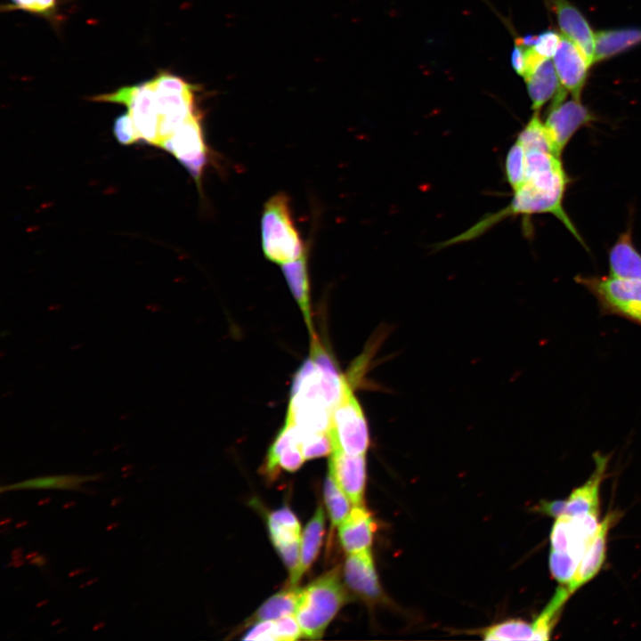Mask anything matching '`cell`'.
Listing matches in <instances>:
<instances>
[{
    "instance_id": "obj_1",
    "label": "cell",
    "mask_w": 641,
    "mask_h": 641,
    "mask_svg": "<svg viewBox=\"0 0 641 641\" xmlns=\"http://www.w3.org/2000/svg\"><path fill=\"white\" fill-rule=\"evenodd\" d=\"M344 380L317 337L312 338L310 358L293 380L285 423L302 434L329 433Z\"/></svg>"
},
{
    "instance_id": "obj_2",
    "label": "cell",
    "mask_w": 641,
    "mask_h": 641,
    "mask_svg": "<svg viewBox=\"0 0 641 641\" xmlns=\"http://www.w3.org/2000/svg\"><path fill=\"white\" fill-rule=\"evenodd\" d=\"M570 183L561 158L548 166L529 174L523 184L514 190L510 203L496 213L486 215L463 233L450 239L442 246L473 239L503 219L517 215L551 214L581 243L583 239L564 208V198Z\"/></svg>"
},
{
    "instance_id": "obj_3",
    "label": "cell",
    "mask_w": 641,
    "mask_h": 641,
    "mask_svg": "<svg viewBox=\"0 0 641 641\" xmlns=\"http://www.w3.org/2000/svg\"><path fill=\"white\" fill-rule=\"evenodd\" d=\"M349 600L338 567L325 572L300 590L295 616L302 637L320 639Z\"/></svg>"
},
{
    "instance_id": "obj_4",
    "label": "cell",
    "mask_w": 641,
    "mask_h": 641,
    "mask_svg": "<svg viewBox=\"0 0 641 641\" xmlns=\"http://www.w3.org/2000/svg\"><path fill=\"white\" fill-rule=\"evenodd\" d=\"M261 237L264 254L273 263L282 265L306 253L292 217L289 198L285 193H276L265 202Z\"/></svg>"
},
{
    "instance_id": "obj_5",
    "label": "cell",
    "mask_w": 641,
    "mask_h": 641,
    "mask_svg": "<svg viewBox=\"0 0 641 641\" xmlns=\"http://www.w3.org/2000/svg\"><path fill=\"white\" fill-rule=\"evenodd\" d=\"M159 120V145L176 128L199 110L195 105L196 87L183 78L161 70L150 79Z\"/></svg>"
},
{
    "instance_id": "obj_6",
    "label": "cell",
    "mask_w": 641,
    "mask_h": 641,
    "mask_svg": "<svg viewBox=\"0 0 641 641\" xmlns=\"http://www.w3.org/2000/svg\"><path fill=\"white\" fill-rule=\"evenodd\" d=\"M331 448L351 455H362L369 445V433L362 408L345 377L339 401L330 418Z\"/></svg>"
},
{
    "instance_id": "obj_7",
    "label": "cell",
    "mask_w": 641,
    "mask_h": 641,
    "mask_svg": "<svg viewBox=\"0 0 641 641\" xmlns=\"http://www.w3.org/2000/svg\"><path fill=\"white\" fill-rule=\"evenodd\" d=\"M575 280L595 296L603 313L618 315L641 326V280L580 275Z\"/></svg>"
},
{
    "instance_id": "obj_8",
    "label": "cell",
    "mask_w": 641,
    "mask_h": 641,
    "mask_svg": "<svg viewBox=\"0 0 641 641\" xmlns=\"http://www.w3.org/2000/svg\"><path fill=\"white\" fill-rule=\"evenodd\" d=\"M94 101L125 105L134 121L140 140L155 146L159 145V120L156 97L151 80L115 92L96 95Z\"/></svg>"
},
{
    "instance_id": "obj_9",
    "label": "cell",
    "mask_w": 641,
    "mask_h": 641,
    "mask_svg": "<svg viewBox=\"0 0 641 641\" xmlns=\"http://www.w3.org/2000/svg\"><path fill=\"white\" fill-rule=\"evenodd\" d=\"M160 148L170 152L199 183L207 162L200 113H194L182 123Z\"/></svg>"
},
{
    "instance_id": "obj_10",
    "label": "cell",
    "mask_w": 641,
    "mask_h": 641,
    "mask_svg": "<svg viewBox=\"0 0 641 641\" xmlns=\"http://www.w3.org/2000/svg\"><path fill=\"white\" fill-rule=\"evenodd\" d=\"M596 119L595 115L579 99H553L544 125L556 153L561 157L577 131L590 126Z\"/></svg>"
},
{
    "instance_id": "obj_11",
    "label": "cell",
    "mask_w": 641,
    "mask_h": 641,
    "mask_svg": "<svg viewBox=\"0 0 641 641\" xmlns=\"http://www.w3.org/2000/svg\"><path fill=\"white\" fill-rule=\"evenodd\" d=\"M329 474L353 506L362 505L366 483L365 454L351 455L339 449H331Z\"/></svg>"
},
{
    "instance_id": "obj_12",
    "label": "cell",
    "mask_w": 641,
    "mask_h": 641,
    "mask_svg": "<svg viewBox=\"0 0 641 641\" xmlns=\"http://www.w3.org/2000/svg\"><path fill=\"white\" fill-rule=\"evenodd\" d=\"M553 63L560 87L570 93L572 98L580 100L581 91L591 66L582 51L562 35L559 47L553 56Z\"/></svg>"
},
{
    "instance_id": "obj_13",
    "label": "cell",
    "mask_w": 641,
    "mask_h": 641,
    "mask_svg": "<svg viewBox=\"0 0 641 641\" xmlns=\"http://www.w3.org/2000/svg\"><path fill=\"white\" fill-rule=\"evenodd\" d=\"M344 578L347 586L366 602L376 604L384 599L369 549L348 554Z\"/></svg>"
},
{
    "instance_id": "obj_14",
    "label": "cell",
    "mask_w": 641,
    "mask_h": 641,
    "mask_svg": "<svg viewBox=\"0 0 641 641\" xmlns=\"http://www.w3.org/2000/svg\"><path fill=\"white\" fill-rule=\"evenodd\" d=\"M304 460L302 434L296 426L285 423L269 450L264 473L272 477L280 468L294 472Z\"/></svg>"
},
{
    "instance_id": "obj_15",
    "label": "cell",
    "mask_w": 641,
    "mask_h": 641,
    "mask_svg": "<svg viewBox=\"0 0 641 641\" xmlns=\"http://www.w3.org/2000/svg\"><path fill=\"white\" fill-rule=\"evenodd\" d=\"M563 36L573 42L594 63L595 37L583 14L567 0H550Z\"/></svg>"
},
{
    "instance_id": "obj_16",
    "label": "cell",
    "mask_w": 641,
    "mask_h": 641,
    "mask_svg": "<svg viewBox=\"0 0 641 641\" xmlns=\"http://www.w3.org/2000/svg\"><path fill=\"white\" fill-rule=\"evenodd\" d=\"M338 528L340 542L348 554L369 549L376 523L371 514L362 505L353 506Z\"/></svg>"
},
{
    "instance_id": "obj_17",
    "label": "cell",
    "mask_w": 641,
    "mask_h": 641,
    "mask_svg": "<svg viewBox=\"0 0 641 641\" xmlns=\"http://www.w3.org/2000/svg\"><path fill=\"white\" fill-rule=\"evenodd\" d=\"M615 519V514L610 513L599 523L597 532L581 558L573 578L566 584L572 594L595 577L601 569L605 559L607 534Z\"/></svg>"
},
{
    "instance_id": "obj_18",
    "label": "cell",
    "mask_w": 641,
    "mask_h": 641,
    "mask_svg": "<svg viewBox=\"0 0 641 641\" xmlns=\"http://www.w3.org/2000/svg\"><path fill=\"white\" fill-rule=\"evenodd\" d=\"M596 469L590 478L580 487L575 489L565 500L564 514L576 515L598 512L599 486L604 477L608 457L596 453L594 455Z\"/></svg>"
},
{
    "instance_id": "obj_19",
    "label": "cell",
    "mask_w": 641,
    "mask_h": 641,
    "mask_svg": "<svg viewBox=\"0 0 641 641\" xmlns=\"http://www.w3.org/2000/svg\"><path fill=\"white\" fill-rule=\"evenodd\" d=\"M610 276L641 280V253L631 237V230L622 232L608 254Z\"/></svg>"
},
{
    "instance_id": "obj_20",
    "label": "cell",
    "mask_w": 641,
    "mask_h": 641,
    "mask_svg": "<svg viewBox=\"0 0 641 641\" xmlns=\"http://www.w3.org/2000/svg\"><path fill=\"white\" fill-rule=\"evenodd\" d=\"M307 255L281 265V269L292 295L297 302L306 322L311 338L315 337L312 327L309 277L307 271Z\"/></svg>"
},
{
    "instance_id": "obj_21",
    "label": "cell",
    "mask_w": 641,
    "mask_h": 641,
    "mask_svg": "<svg viewBox=\"0 0 641 641\" xmlns=\"http://www.w3.org/2000/svg\"><path fill=\"white\" fill-rule=\"evenodd\" d=\"M527 91L534 111L554 99L560 89L559 79L554 66L549 59L545 60L535 70L524 79Z\"/></svg>"
},
{
    "instance_id": "obj_22",
    "label": "cell",
    "mask_w": 641,
    "mask_h": 641,
    "mask_svg": "<svg viewBox=\"0 0 641 641\" xmlns=\"http://www.w3.org/2000/svg\"><path fill=\"white\" fill-rule=\"evenodd\" d=\"M641 43V28H617L596 33L594 63L621 53Z\"/></svg>"
},
{
    "instance_id": "obj_23",
    "label": "cell",
    "mask_w": 641,
    "mask_h": 641,
    "mask_svg": "<svg viewBox=\"0 0 641 641\" xmlns=\"http://www.w3.org/2000/svg\"><path fill=\"white\" fill-rule=\"evenodd\" d=\"M300 590L296 586L288 585L287 588L274 594L247 620V625L295 614Z\"/></svg>"
},
{
    "instance_id": "obj_24",
    "label": "cell",
    "mask_w": 641,
    "mask_h": 641,
    "mask_svg": "<svg viewBox=\"0 0 641 641\" xmlns=\"http://www.w3.org/2000/svg\"><path fill=\"white\" fill-rule=\"evenodd\" d=\"M267 523L272 542L277 550L301 543L300 523L288 507L272 512Z\"/></svg>"
},
{
    "instance_id": "obj_25",
    "label": "cell",
    "mask_w": 641,
    "mask_h": 641,
    "mask_svg": "<svg viewBox=\"0 0 641 641\" xmlns=\"http://www.w3.org/2000/svg\"><path fill=\"white\" fill-rule=\"evenodd\" d=\"M325 526V515L321 506H319L305 526L301 537L300 565L298 580L310 568L316 559L322 540Z\"/></svg>"
},
{
    "instance_id": "obj_26",
    "label": "cell",
    "mask_w": 641,
    "mask_h": 641,
    "mask_svg": "<svg viewBox=\"0 0 641 641\" xmlns=\"http://www.w3.org/2000/svg\"><path fill=\"white\" fill-rule=\"evenodd\" d=\"M571 595L566 584L560 585L556 588L553 597L532 623V640H548L550 637L562 609Z\"/></svg>"
},
{
    "instance_id": "obj_27",
    "label": "cell",
    "mask_w": 641,
    "mask_h": 641,
    "mask_svg": "<svg viewBox=\"0 0 641 641\" xmlns=\"http://www.w3.org/2000/svg\"><path fill=\"white\" fill-rule=\"evenodd\" d=\"M101 478L100 475H52L25 480L8 486H2L1 492L22 489H59L79 490L81 484L87 481H95Z\"/></svg>"
},
{
    "instance_id": "obj_28",
    "label": "cell",
    "mask_w": 641,
    "mask_h": 641,
    "mask_svg": "<svg viewBox=\"0 0 641 641\" xmlns=\"http://www.w3.org/2000/svg\"><path fill=\"white\" fill-rule=\"evenodd\" d=\"M324 498L331 523L338 527L351 512V500L329 474L324 483Z\"/></svg>"
},
{
    "instance_id": "obj_29",
    "label": "cell",
    "mask_w": 641,
    "mask_h": 641,
    "mask_svg": "<svg viewBox=\"0 0 641 641\" xmlns=\"http://www.w3.org/2000/svg\"><path fill=\"white\" fill-rule=\"evenodd\" d=\"M483 636L491 641L532 640L533 628L523 620H508L485 629Z\"/></svg>"
},
{
    "instance_id": "obj_30",
    "label": "cell",
    "mask_w": 641,
    "mask_h": 641,
    "mask_svg": "<svg viewBox=\"0 0 641 641\" xmlns=\"http://www.w3.org/2000/svg\"><path fill=\"white\" fill-rule=\"evenodd\" d=\"M516 141H518L525 150H541L557 155L544 122L541 121L539 116V111L534 112L529 122L519 133Z\"/></svg>"
},
{
    "instance_id": "obj_31",
    "label": "cell",
    "mask_w": 641,
    "mask_h": 641,
    "mask_svg": "<svg viewBox=\"0 0 641 641\" xmlns=\"http://www.w3.org/2000/svg\"><path fill=\"white\" fill-rule=\"evenodd\" d=\"M5 11H23L40 16L50 20L53 25L58 24V0H9V4L3 6Z\"/></svg>"
},
{
    "instance_id": "obj_32",
    "label": "cell",
    "mask_w": 641,
    "mask_h": 641,
    "mask_svg": "<svg viewBox=\"0 0 641 641\" xmlns=\"http://www.w3.org/2000/svg\"><path fill=\"white\" fill-rule=\"evenodd\" d=\"M525 169V149L515 141L509 149L505 161L507 181L513 191L524 183Z\"/></svg>"
},
{
    "instance_id": "obj_33",
    "label": "cell",
    "mask_w": 641,
    "mask_h": 641,
    "mask_svg": "<svg viewBox=\"0 0 641 641\" xmlns=\"http://www.w3.org/2000/svg\"><path fill=\"white\" fill-rule=\"evenodd\" d=\"M576 561L566 552L551 550L549 556V569L553 577L560 584H568L573 578L579 566Z\"/></svg>"
},
{
    "instance_id": "obj_34",
    "label": "cell",
    "mask_w": 641,
    "mask_h": 641,
    "mask_svg": "<svg viewBox=\"0 0 641 641\" xmlns=\"http://www.w3.org/2000/svg\"><path fill=\"white\" fill-rule=\"evenodd\" d=\"M113 134L123 145H131L140 141L139 134L129 112L119 115L113 123Z\"/></svg>"
},
{
    "instance_id": "obj_35",
    "label": "cell",
    "mask_w": 641,
    "mask_h": 641,
    "mask_svg": "<svg viewBox=\"0 0 641 641\" xmlns=\"http://www.w3.org/2000/svg\"><path fill=\"white\" fill-rule=\"evenodd\" d=\"M274 641H293L302 637V632L295 614L274 621Z\"/></svg>"
},
{
    "instance_id": "obj_36",
    "label": "cell",
    "mask_w": 641,
    "mask_h": 641,
    "mask_svg": "<svg viewBox=\"0 0 641 641\" xmlns=\"http://www.w3.org/2000/svg\"><path fill=\"white\" fill-rule=\"evenodd\" d=\"M562 35L554 30H546L536 35L535 41L531 45L545 59L553 57L557 51Z\"/></svg>"
},
{
    "instance_id": "obj_37",
    "label": "cell",
    "mask_w": 641,
    "mask_h": 641,
    "mask_svg": "<svg viewBox=\"0 0 641 641\" xmlns=\"http://www.w3.org/2000/svg\"><path fill=\"white\" fill-rule=\"evenodd\" d=\"M274 621H264L255 623L251 629L245 635L243 640L274 641L273 628Z\"/></svg>"
},
{
    "instance_id": "obj_38",
    "label": "cell",
    "mask_w": 641,
    "mask_h": 641,
    "mask_svg": "<svg viewBox=\"0 0 641 641\" xmlns=\"http://www.w3.org/2000/svg\"><path fill=\"white\" fill-rule=\"evenodd\" d=\"M564 509L565 500H554L549 502L543 500L539 506H537V510L539 512L547 514L556 518L561 515H564Z\"/></svg>"
},
{
    "instance_id": "obj_39",
    "label": "cell",
    "mask_w": 641,
    "mask_h": 641,
    "mask_svg": "<svg viewBox=\"0 0 641 641\" xmlns=\"http://www.w3.org/2000/svg\"><path fill=\"white\" fill-rule=\"evenodd\" d=\"M511 63L514 70L523 77L524 72V46L515 43L511 53Z\"/></svg>"
},
{
    "instance_id": "obj_40",
    "label": "cell",
    "mask_w": 641,
    "mask_h": 641,
    "mask_svg": "<svg viewBox=\"0 0 641 641\" xmlns=\"http://www.w3.org/2000/svg\"><path fill=\"white\" fill-rule=\"evenodd\" d=\"M46 563H47V558L44 555H37L36 557H34L28 561L29 564H33V565H36L38 567H42V566L45 565Z\"/></svg>"
},
{
    "instance_id": "obj_41",
    "label": "cell",
    "mask_w": 641,
    "mask_h": 641,
    "mask_svg": "<svg viewBox=\"0 0 641 641\" xmlns=\"http://www.w3.org/2000/svg\"><path fill=\"white\" fill-rule=\"evenodd\" d=\"M24 564V561L22 559L20 560H12L11 563L7 564V566H12L14 568L20 567Z\"/></svg>"
},
{
    "instance_id": "obj_42",
    "label": "cell",
    "mask_w": 641,
    "mask_h": 641,
    "mask_svg": "<svg viewBox=\"0 0 641 641\" xmlns=\"http://www.w3.org/2000/svg\"><path fill=\"white\" fill-rule=\"evenodd\" d=\"M98 580H99L98 578L91 579V580H89L82 583L81 585H79V588H85V587L91 586V585L94 584V583H95L96 581H98Z\"/></svg>"
},
{
    "instance_id": "obj_43",
    "label": "cell",
    "mask_w": 641,
    "mask_h": 641,
    "mask_svg": "<svg viewBox=\"0 0 641 641\" xmlns=\"http://www.w3.org/2000/svg\"><path fill=\"white\" fill-rule=\"evenodd\" d=\"M85 571H86L85 568L73 570L69 573V577H70V578L75 577L76 575L81 574V573L85 572Z\"/></svg>"
},
{
    "instance_id": "obj_44",
    "label": "cell",
    "mask_w": 641,
    "mask_h": 641,
    "mask_svg": "<svg viewBox=\"0 0 641 641\" xmlns=\"http://www.w3.org/2000/svg\"><path fill=\"white\" fill-rule=\"evenodd\" d=\"M103 627H105V622H104V621H99L98 623H96V624L93 625V631H97V630H100L101 629H102Z\"/></svg>"
},
{
    "instance_id": "obj_45",
    "label": "cell",
    "mask_w": 641,
    "mask_h": 641,
    "mask_svg": "<svg viewBox=\"0 0 641 641\" xmlns=\"http://www.w3.org/2000/svg\"><path fill=\"white\" fill-rule=\"evenodd\" d=\"M37 555H39L37 551H32V552L27 554V555L24 556V558H25L26 560H28V561H29L30 559L36 557Z\"/></svg>"
},
{
    "instance_id": "obj_46",
    "label": "cell",
    "mask_w": 641,
    "mask_h": 641,
    "mask_svg": "<svg viewBox=\"0 0 641 641\" xmlns=\"http://www.w3.org/2000/svg\"><path fill=\"white\" fill-rule=\"evenodd\" d=\"M51 500H52L51 498L41 499L40 500L37 501V505H38V506H44V505L49 503Z\"/></svg>"
},
{
    "instance_id": "obj_47",
    "label": "cell",
    "mask_w": 641,
    "mask_h": 641,
    "mask_svg": "<svg viewBox=\"0 0 641 641\" xmlns=\"http://www.w3.org/2000/svg\"><path fill=\"white\" fill-rule=\"evenodd\" d=\"M122 502V498H115L110 502V507H116Z\"/></svg>"
},
{
    "instance_id": "obj_48",
    "label": "cell",
    "mask_w": 641,
    "mask_h": 641,
    "mask_svg": "<svg viewBox=\"0 0 641 641\" xmlns=\"http://www.w3.org/2000/svg\"><path fill=\"white\" fill-rule=\"evenodd\" d=\"M118 526H119V523H118V522L111 523H110V524L106 527V530H107V531H111V530H113V529H116V528L118 527Z\"/></svg>"
},
{
    "instance_id": "obj_49",
    "label": "cell",
    "mask_w": 641,
    "mask_h": 641,
    "mask_svg": "<svg viewBox=\"0 0 641 641\" xmlns=\"http://www.w3.org/2000/svg\"><path fill=\"white\" fill-rule=\"evenodd\" d=\"M28 521H27V520L20 521V522H19V523H16L15 528H17V529L22 528V527H25V526L28 525Z\"/></svg>"
},
{
    "instance_id": "obj_50",
    "label": "cell",
    "mask_w": 641,
    "mask_h": 641,
    "mask_svg": "<svg viewBox=\"0 0 641 641\" xmlns=\"http://www.w3.org/2000/svg\"><path fill=\"white\" fill-rule=\"evenodd\" d=\"M48 602H49L48 599H42L38 603H37L36 607L39 608V607L45 606L48 604Z\"/></svg>"
},
{
    "instance_id": "obj_51",
    "label": "cell",
    "mask_w": 641,
    "mask_h": 641,
    "mask_svg": "<svg viewBox=\"0 0 641 641\" xmlns=\"http://www.w3.org/2000/svg\"><path fill=\"white\" fill-rule=\"evenodd\" d=\"M75 505H76V501L72 500V501H69V502H66L65 504H63L62 507L64 509H67V508L74 507Z\"/></svg>"
},
{
    "instance_id": "obj_52",
    "label": "cell",
    "mask_w": 641,
    "mask_h": 641,
    "mask_svg": "<svg viewBox=\"0 0 641 641\" xmlns=\"http://www.w3.org/2000/svg\"><path fill=\"white\" fill-rule=\"evenodd\" d=\"M22 550L21 548H15L12 551V556L22 554Z\"/></svg>"
},
{
    "instance_id": "obj_53",
    "label": "cell",
    "mask_w": 641,
    "mask_h": 641,
    "mask_svg": "<svg viewBox=\"0 0 641 641\" xmlns=\"http://www.w3.org/2000/svg\"><path fill=\"white\" fill-rule=\"evenodd\" d=\"M11 522H12V518H10V517H8V518H4V519L1 521V525L4 526V524H8V523H10Z\"/></svg>"
},
{
    "instance_id": "obj_54",
    "label": "cell",
    "mask_w": 641,
    "mask_h": 641,
    "mask_svg": "<svg viewBox=\"0 0 641 641\" xmlns=\"http://www.w3.org/2000/svg\"><path fill=\"white\" fill-rule=\"evenodd\" d=\"M22 557H23L22 554L14 555V556H12V560H20V559H22Z\"/></svg>"
},
{
    "instance_id": "obj_55",
    "label": "cell",
    "mask_w": 641,
    "mask_h": 641,
    "mask_svg": "<svg viewBox=\"0 0 641 641\" xmlns=\"http://www.w3.org/2000/svg\"><path fill=\"white\" fill-rule=\"evenodd\" d=\"M61 622V619H55L53 621L51 622V626H53V627L56 626Z\"/></svg>"
},
{
    "instance_id": "obj_56",
    "label": "cell",
    "mask_w": 641,
    "mask_h": 641,
    "mask_svg": "<svg viewBox=\"0 0 641 641\" xmlns=\"http://www.w3.org/2000/svg\"><path fill=\"white\" fill-rule=\"evenodd\" d=\"M130 467H131L130 466H126V467H122L121 470H122V471H128V470H131Z\"/></svg>"
},
{
    "instance_id": "obj_57",
    "label": "cell",
    "mask_w": 641,
    "mask_h": 641,
    "mask_svg": "<svg viewBox=\"0 0 641 641\" xmlns=\"http://www.w3.org/2000/svg\"><path fill=\"white\" fill-rule=\"evenodd\" d=\"M130 474H131V472H130V473H126V475H123V478H126V477L129 476Z\"/></svg>"
},
{
    "instance_id": "obj_58",
    "label": "cell",
    "mask_w": 641,
    "mask_h": 641,
    "mask_svg": "<svg viewBox=\"0 0 641 641\" xmlns=\"http://www.w3.org/2000/svg\"><path fill=\"white\" fill-rule=\"evenodd\" d=\"M65 629H62L59 630L57 633L60 634L61 632L64 631Z\"/></svg>"
}]
</instances>
